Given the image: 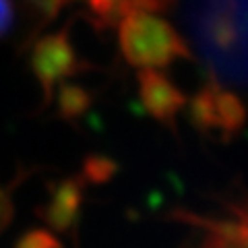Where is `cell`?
Masks as SVG:
<instances>
[{
    "label": "cell",
    "instance_id": "obj_1",
    "mask_svg": "<svg viewBox=\"0 0 248 248\" xmlns=\"http://www.w3.org/2000/svg\"><path fill=\"white\" fill-rule=\"evenodd\" d=\"M120 52L137 68H161L176 60L190 58L182 35L166 19L149 11H130L118 25Z\"/></svg>",
    "mask_w": 248,
    "mask_h": 248
},
{
    "label": "cell",
    "instance_id": "obj_7",
    "mask_svg": "<svg viewBox=\"0 0 248 248\" xmlns=\"http://www.w3.org/2000/svg\"><path fill=\"white\" fill-rule=\"evenodd\" d=\"M62 97H64L62 104H64L66 114H81L85 110V106H87V95L79 87H66L62 91Z\"/></svg>",
    "mask_w": 248,
    "mask_h": 248
},
{
    "label": "cell",
    "instance_id": "obj_8",
    "mask_svg": "<svg viewBox=\"0 0 248 248\" xmlns=\"http://www.w3.org/2000/svg\"><path fill=\"white\" fill-rule=\"evenodd\" d=\"M21 248H60V244L48 234H31L23 240Z\"/></svg>",
    "mask_w": 248,
    "mask_h": 248
},
{
    "label": "cell",
    "instance_id": "obj_9",
    "mask_svg": "<svg viewBox=\"0 0 248 248\" xmlns=\"http://www.w3.org/2000/svg\"><path fill=\"white\" fill-rule=\"evenodd\" d=\"M13 15V0H0V35H4L9 31Z\"/></svg>",
    "mask_w": 248,
    "mask_h": 248
},
{
    "label": "cell",
    "instance_id": "obj_6",
    "mask_svg": "<svg viewBox=\"0 0 248 248\" xmlns=\"http://www.w3.org/2000/svg\"><path fill=\"white\" fill-rule=\"evenodd\" d=\"M79 207H81V184L77 182L62 184L50 207V221L58 230H68L77 219V215H79Z\"/></svg>",
    "mask_w": 248,
    "mask_h": 248
},
{
    "label": "cell",
    "instance_id": "obj_3",
    "mask_svg": "<svg viewBox=\"0 0 248 248\" xmlns=\"http://www.w3.org/2000/svg\"><path fill=\"white\" fill-rule=\"evenodd\" d=\"M139 95L151 118L172 128L178 114L186 106L184 93L155 68H143L139 73Z\"/></svg>",
    "mask_w": 248,
    "mask_h": 248
},
{
    "label": "cell",
    "instance_id": "obj_5",
    "mask_svg": "<svg viewBox=\"0 0 248 248\" xmlns=\"http://www.w3.org/2000/svg\"><path fill=\"white\" fill-rule=\"evenodd\" d=\"M203 248H248V213L238 219L209 221Z\"/></svg>",
    "mask_w": 248,
    "mask_h": 248
},
{
    "label": "cell",
    "instance_id": "obj_4",
    "mask_svg": "<svg viewBox=\"0 0 248 248\" xmlns=\"http://www.w3.org/2000/svg\"><path fill=\"white\" fill-rule=\"evenodd\" d=\"M35 73L42 79L46 91H50L54 83L60 79L73 75L79 68V60L73 50V46L68 44V37L64 33L46 37V40L37 46L35 50Z\"/></svg>",
    "mask_w": 248,
    "mask_h": 248
},
{
    "label": "cell",
    "instance_id": "obj_2",
    "mask_svg": "<svg viewBox=\"0 0 248 248\" xmlns=\"http://www.w3.org/2000/svg\"><path fill=\"white\" fill-rule=\"evenodd\" d=\"M190 120L201 133L230 139L242 130L246 108L232 91L219 85H205L190 102Z\"/></svg>",
    "mask_w": 248,
    "mask_h": 248
}]
</instances>
